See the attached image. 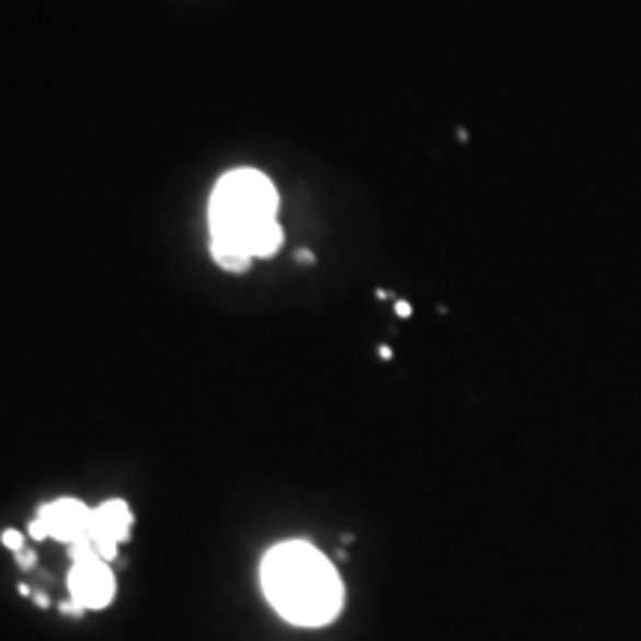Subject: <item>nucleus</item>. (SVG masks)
Listing matches in <instances>:
<instances>
[{
  "label": "nucleus",
  "instance_id": "1",
  "mask_svg": "<svg viewBox=\"0 0 641 641\" xmlns=\"http://www.w3.org/2000/svg\"><path fill=\"white\" fill-rule=\"evenodd\" d=\"M279 194L274 182L259 170L226 173L211 194L208 229L211 255L229 274H241L253 259H271L279 253L285 232L279 220Z\"/></svg>",
  "mask_w": 641,
  "mask_h": 641
},
{
  "label": "nucleus",
  "instance_id": "2",
  "mask_svg": "<svg viewBox=\"0 0 641 641\" xmlns=\"http://www.w3.org/2000/svg\"><path fill=\"white\" fill-rule=\"evenodd\" d=\"M262 588L271 606L297 627H324L345 600L336 568L306 540H285L267 552Z\"/></svg>",
  "mask_w": 641,
  "mask_h": 641
},
{
  "label": "nucleus",
  "instance_id": "3",
  "mask_svg": "<svg viewBox=\"0 0 641 641\" xmlns=\"http://www.w3.org/2000/svg\"><path fill=\"white\" fill-rule=\"evenodd\" d=\"M71 559H75V568L69 573L71 606H66V611L104 609L116 594V580H113V570L107 568V561L92 547L71 550Z\"/></svg>",
  "mask_w": 641,
  "mask_h": 641
},
{
  "label": "nucleus",
  "instance_id": "4",
  "mask_svg": "<svg viewBox=\"0 0 641 641\" xmlns=\"http://www.w3.org/2000/svg\"><path fill=\"white\" fill-rule=\"evenodd\" d=\"M90 514L81 499H57L36 514L31 523V538H54L69 543V550L92 547L90 543Z\"/></svg>",
  "mask_w": 641,
  "mask_h": 641
},
{
  "label": "nucleus",
  "instance_id": "5",
  "mask_svg": "<svg viewBox=\"0 0 641 641\" xmlns=\"http://www.w3.org/2000/svg\"><path fill=\"white\" fill-rule=\"evenodd\" d=\"M131 523L134 514L123 499H111V502H104L99 508H92L90 514L92 550L99 552L104 561H113L116 547H119V543L128 538V531H131Z\"/></svg>",
  "mask_w": 641,
  "mask_h": 641
},
{
  "label": "nucleus",
  "instance_id": "6",
  "mask_svg": "<svg viewBox=\"0 0 641 641\" xmlns=\"http://www.w3.org/2000/svg\"><path fill=\"white\" fill-rule=\"evenodd\" d=\"M3 543L10 547L12 552H21V547H24V538H21L19 531H3Z\"/></svg>",
  "mask_w": 641,
  "mask_h": 641
},
{
  "label": "nucleus",
  "instance_id": "7",
  "mask_svg": "<svg viewBox=\"0 0 641 641\" xmlns=\"http://www.w3.org/2000/svg\"><path fill=\"white\" fill-rule=\"evenodd\" d=\"M297 262H304V265H312V262H316V255L309 253V250H300V253H297Z\"/></svg>",
  "mask_w": 641,
  "mask_h": 641
}]
</instances>
